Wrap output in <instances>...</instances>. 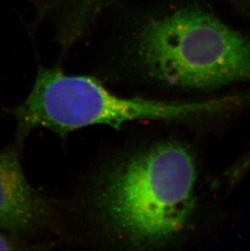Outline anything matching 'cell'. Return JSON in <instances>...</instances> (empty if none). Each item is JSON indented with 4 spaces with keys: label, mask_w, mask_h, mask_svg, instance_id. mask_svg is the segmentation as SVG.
Wrapping results in <instances>:
<instances>
[{
    "label": "cell",
    "mask_w": 250,
    "mask_h": 251,
    "mask_svg": "<svg viewBox=\"0 0 250 251\" xmlns=\"http://www.w3.org/2000/svg\"><path fill=\"white\" fill-rule=\"evenodd\" d=\"M196 164L189 148L163 140L130 152L96 179L91 208L111 242L132 249L175 243L196 208Z\"/></svg>",
    "instance_id": "cell-1"
},
{
    "label": "cell",
    "mask_w": 250,
    "mask_h": 251,
    "mask_svg": "<svg viewBox=\"0 0 250 251\" xmlns=\"http://www.w3.org/2000/svg\"><path fill=\"white\" fill-rule=\"evenodd\" d=\"M137 55L148 76L172 87L205 90L250 81V38L199 8L148 22Z\"/></svg>",
    "instance_id": "cell-2"
},
{
    "label": "cell",
    "mask_w": 250,
    "mask_h": 251,
    "mask_svg": "<svg viewBox=\"0 0 250 251\" xmlns=\"http://www.w3.org/2000/svg\"><path fill=\"white\" fill-rule=\"evenodd\" d=\"M240 103L237 97L197 102L121 97L91 76L40 68L28 98L10 112L17 121L21 145L30 131L40 127L59 135L96 125L120 129L132 121H183Z\"/></svg>",
    "instance_id": "cell-3"
},
{
    "label": "cell",
    "mask_w": 250,
    "mask_h": 251,
    "mask_svg": "<svg viewBox=\"0 0 250 251\" xmlns=\"http://www.w3.org/2000/svg\"><path fill=\"white\" fill-rule=\"evenodd\" d=\"M18 146L0 152V231L22 237L48 227L53 207L26 179Z\"/></svg>",
    "instance_id": "cell-4"
},
{
    "label": "cell",
    "mask_w": 250,
    "mask_h": 251,
    "mask_svg": "<svg viewBox=\"0 0 250 251\" xmlns=\"http://www.w3.org/2000/svg\"><path fill=\"white\" fill-rule=\"evenodd\" d=\"M21 237L9 232L0 231V251L33 249V247H30V244L25 242Z\"/></svg>",
    "instance_id": "cell-5"
},
{
    "label": "cell",
    "mask_w": 250,
    "mask_h": 251,
    "mask_svg": "<svg viewBox=\"0 0 250 251\" xmlns=\"http://www.w3.org/2000/svg\"><path fill=\"white\" fill-rule=\"evenodd\" d=\"M105 0H83L82 7H85V11H90L95 6H99L101 2H103Z\"/></svg>",
    "instance_id": "cell-6"
},
{
    "label": "cell",
    "mask_w": 250,
    "mask_h": 251,
    "mask_svg": "<svg viewBox=\"0 0 250 251\" xmlns=\"http://www.w3.org/2000/svg\"><path fill=\"white\" fill-rule=\"evenodd\" d=\"M246 158H247V159H248L249 161H250V154H248V155H247V157H246Z\"/></svg>",
    "instance_id": "cell-7"
},
{
    "label": "cell",
    "mask_w": 250,
    "mask_h": 251,
    "mask_svg": "<svg viewBox=\"0 0 250 251\" xmlns=\"http://www.w3.org/2000/svg\"><path fill=\"white\" fill-rule=\"evenodd\" d=\"M248 1H250V0H248Z\"/></svg>",
    "instance_id": "cell-8"
}]
</instances>
